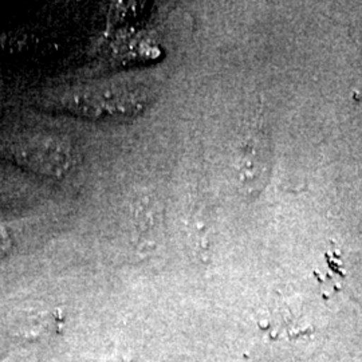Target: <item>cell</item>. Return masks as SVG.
I'll list each match as a JSON object with an SVG mask.
<instances>
[{
  "label": "cell",
  "instance_id": "obj_1",
  "mask_svg": "<svg viewBox=\"0 0 362 362\" xmlns=\"http://www.w3.org/2000/svg\"><path fill=\"white\" fill-rule=\"evenodd\" d=\"M151 95L141 86L106 83L82 86L58 97V107L90 119L127 118L146 110Z\"/></svg>",
  "mask_w": 362,
  "mask_h": 362
},
{
  "label": "cell",
  "instance_id": "obj_2",
  "mask_svg": "<svg viewBox=\"0 0 362 362\" xmlns=\"http://www.w3.org/2000/svg\"><path fill=\"white\" fill-rule=\"evenodd\" d=\"M136 228L145 242H155L158 231V214L157 211H144L143 204L136 207L134 212Z\"/></svg>",
  "mask_w": 362,
  "mask_h": 362
},
{
  "label": "cell",
  "instance_id": "obj_3",
  "mask_svg": "<svg viewBox=\"0 0 362 362\" xmlns=\"http://www.w3.org/2000/svg\"><path fill=\"white\" fill-rule=\"evenodd\" d=\"M11 246V238L6 228L0 227V258L8 251Z\"/></svg>",
  "mask_w": 362,
  "mask_h": 362
},
{
  "label": "cell",
  "instance_id": "obj_4",
  "mask_svg": "<svg viewBox=\"0 0 362 362\" xmlns=\"http://www.w3.org/2000/svg\"><path fill=\"white\" fill-rule=\"evenodd\" d=\"M115 362H128L125 360V357H116Z\"/></svg>",
  "mask_w": 362,
  "mask_h": 362
}]
</instances>
